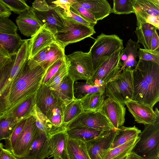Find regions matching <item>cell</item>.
<instances>
[{"label": "cell", "mask_w": 159, "mask_h": 159, "mask_svg": "<svg viewBox=\"0 0 159 159\" xmlns=\"http://www.w3.org/2000/svg\"><path fill=\"white\" fill-rule=\"evenodd\" d=\"M21 34L27 37H32L43 26L36 17L32 7L19 15L16 20Z\"/></svg>", "instance_id": "obj_16"}, {"label": "cell", "mask_w": 159, "mask_h": 159, "mask_svg": "<svg viewBox=\"0 0 159 159\" xmlns=\"http://www.w3.org/2000/svg\"><path fill=\"white\" fill-rule=\"evenodd\" d=\"M16 55H12L11 61L0 71V92L9 76Z\"/></svg>", "instance_id": "obj_47"}, {"label": "cell", "mask_w": 159, "mask_h": 159, "mask_svg": "<svg viewBox=\"0 0 159 159\" xmlns=\"http://www.w3.org/2000/svg\"><path fill=\"white\" fill-rule=\"evenodd\" d=\"M61 101L54 90L46 84H41L36 93L35 104L46 117Z\"/></svg>", "instance_id": "obj_13"}, {"label": "cell", "mask_w": 159, "mask_h": 159, "mask_svg": "<svg viewBox=\"0 0 159 159\" xmlns=\"http://www.w3.org/2000/svg\"><path fill=\"white\" fill-rule=\"evenodd\" d=\"M136 16L159 17V0H133Z\"/></svg>", "instance_id": "obj_21"}, {"label": "cell", "mask_w": 159, "mask_h": 159, "mask_svg": "<svg viewBox=\"0 0 159 159\" xmlns=\"http://www.w3.org/2000/svg\"><path fill=\"white\" fill-rule=\"evenodd\" d=\"M17 27L8 18L0 16V32L9 34H17Z\"/></svg>", "instance_id": "obj_44"}, {"label": "cell", "mask_w": 159, "mask_h": 159, "mask_svg": "<svg viewBox=\"0 0 159 159\" xmlns=\"http://www.w3.org/2000/svg\"><path fill=\"white\" fill-rule=\"evenodd\" d=\"M116 130L106 131L97 138L84 143L90 159H102L104 153L110 149Z\"/></svg>", "instance_id": "obj_12"}, {"label": "cell", "mask_w": 159, "mask_h": 159, "mask_svg": "<svg viewBox=\"0 0 159 159\" xmlns=\"http://www.w3.org/2000/svg\"><path fill=\"white\" fill-rule=\"evenodd\" d=\"M135 125L133 127L122 126L115 131L110 149L114 148L137 138L141 132Z\"/></svg>", "instance_id": "obj_23"}, {"label": "cell", "mask_w": 159, "mask_h": 159, "mask_svg": "<svg viewBox=\"0 0 159 159\" xmlns=\"http://www.w3.org/2000/svg\"><path fill=\"white\" fill-rule=\"evenodd\" d=\"M4 148V145L3 144L1 143H0V152L2 148Z\"/></svg>", "instance_id": "obj_55"}, {"label": "cell", "mask_w": 159, "mask_h": 159, "mask_svg": "<svg viewBox=\"0 0 159 159\" xmlns=\"http://www.w3.org/2000/svg\"><path fill=\"white\" fill-rule=\"evenodd\" d=\"M27 62L3 97L4 105L1 112V119L11 113L35 94L41 83L46 70L39 65L30 69Z\"/></svg>", "instance_id": "obj_1"}, {"label": "cell", "mask_w": 159, "mask_h": 159, "mask_svg": "<svg viewBox=\"0 0 159 159\" xmlns=\"http://www.w3.org/2000/svg\"><path fill=\"white\" fill-rule=\"evenodd\" d=\"M133 78L131 101L153 107L159 101V64L139 59Z\"/></svg>", "instance_id": "obj_2"}, {"label": "cell", "mask_w": 159, "mask_h": 159, "mask_svg": "<svg viewBox=\"0 0 159 159\" xmlns=\"http://www.w3.org/2000/svg\"><path fill=\"white\" fill-rule=\"evenodd\" d=\"M49 46L45 48L33 57L28 60L27 63L30 68H34L45 60Z\"/></svg>", "instance_id": "obj_46"}, {"label": "cell", "mask_w": 159, "mask_h": 159, "mask_svg": "<svg viewBox=\"0 0 159 159\" xmlns=\"http://www.w3.org/2000/svg\"><path fill=\"white\" fill-rule=\"evenodd\" d=\"M51 155L49 138L38 129L37 134L27 152L21 158L44 159L48 158Z\"/></svg>", "instance_id": "obj_15"}, {"label": "cell", "mask_w": 159, "mask_h": 159, "mask_svg": "<svg viewBox=\"0 0 159 159\" xmlns=\"http://www.w3.org/2000/svg\"><path fill=\"white\" fill-rule=\"evenodd\" d=\"M12 56L0 45V71L11 61Z\"/></svg>", "instance_id": "obj_48"}, {"label": "cell", "mask_w": 159, "mask_h": 159, "mask_svg": "<svg viewBox=\"0 0 159 159\" xmlns=\"http://www.w3.org/2000/svg\"><path fill=\"white\" fill-rule=\"evenodd\" d=\"M105 85L93 86L88 83L86 80L75 81L73 84L74 98L80 100L87 94L98 92L104 93Z\"/></svg>", "instance_id": "obj_26"}, {"label": "cell", "mask_w": 159, "mask_h": 159, "mask_svg": "<svg viewBox=\"0 0 159 159\" xmlns=\"http://www.w3.org/2000/svg\"><path fill=\"white\" fill-rule=\"evenodd\" d=\"M0 120V141L8 139L19 123L15 119L8 117Z\"/></svg>", "instance_id": "obj_39"}, {"label": "cell", "mask_w": 159, "mask_h": 159, "mask_svg": "<svg viewBox=\"0 0 159 159\" xmlns=\"http://www.w3.org/2000/svg\"><path fill=\"white\" fill-rule=\"evenodd\" d=\"M79 126L91 128L103 131L115 129L107 119L98 111H83L69 123L66 128L68 129Z\"/></svg>", "instance_id": "obj_9"}, {"label": "cell", "mask_w": 159, "mask_h": 159, "mask_svg": "<svg viewBox=\"0 0 159 159\" xmlns=\"http://www.w3.org/2000/svg\"><path fill=\"white\" fill-rule=\"evenodd\" d=\"M55 9L61 19L64 26L54 36L56 41L64 47L90 37L95 33L94 29L66 18Z\"/></svg>", "instance_id": "obj_6"}, {"label": "cell", "mask_w": 159, "mask_h": 159, "mask_svg": "<svg viewBox=\"0 0 159 159\" xmlns=\"http://www.w3.org/2000/svg\"><path fill=\"white\" fill-rule=\"evenodd\" d=\"M2 2L11 11L20 14L25 10L28 9L29 6L24 0H1Z\"/></svg>", "instance_id": "obj_42"}, {"label": "cell", "mask_w": 159, "mask_h": 159, "mask_svg": "<svg viewBox=\"0 0 159 159\" xmlns=\"http://www.w3.org/2000/svg\"><path fill=\"white\" fill-rule=\"evenodd\" d=\"M17 159H27V158H17Z\"/></svg>", "instance_id": "obj_57"}, {"label": "cell", "mask_w": 159, "mask_h": 159, "mask_svg": "<svg viewBox=\"0 0 159 159\" xmlns=\"http://www.w3.org/2000/svg\"><path fill=\"white\" fill-rule=\"evenodd\" d=\"M0 120H1V118H0Z\"/></svg>", "instance_id": "obj_58"}, {"label": "cell", "mask_w": 159, "mask_h": 159, "mask_svg": "<svg viewBox=\"0 0 159 159\" xmlns=\"http://www.w3.org/2000/svg\"><path fill=\"white\" fill-rule=\"evenodd\" d=\"M51 123L57 128H65L62 125L63 119L62 103L60 102L47 116Z\"/></svg>", "instance_id": "obj_41"}, {"label": "cell", "mask_w": 159, "mask_h": 159, "mask_svg": "<svg viewBox=\"0 0 159 159\" xmlns=\"http://www.w3.org/2000/svg\"><path fill=\"white\" fill-rule=\"evenodd\" d=\"M105 97L104 93L100 92L86 95L80 100L84 111H98L103 103Z\"/></svg>", "instance_id": "obj_29"}, {"label": "cell", "mask_w": 159, "mask_h": 159, "mask_svg": "<svg viewBox=\"0 0 159 159\" xmlns=\"http://www.w3.org/2000/svg\"><path fill=\"white\" fill-rule=\"evenodd\" d=\"M68 138L66 128L49 136L51 155L48 158L53 157L54 159H69L67 148Z\"/></svg>", "instance_id": "obj_18"}, {"label": "cell", "mask_w": 159, "mask_h": 159, "mask_svg": "<svg viewBox=\"0 0 159 159\" xmlns=\"http://www.w3.org/2000/svg\"><path fill=\"white\" fill-rule=\"evenodd\" d=\"M133 93V69L125 67L105 85L104 94L121 102L132 100Z\"/></svg>", "instance_id": "obj_5"}, {"label": "cell", "mask_w": 159, "mask_h": 159, "mask_svg": "<svg viewBox=\"0 0 159 159\" xmlns=\"http://www.w3.org/2000/svg\"><path fill=\"white\" fill-rule=\"evenodd\" d=\"M74 81L68 75L62 80L57 89L55 92L60 99L62 104H66L74 98Z\"/></svg>", "instance_id": "obj_33"}, {"label": "cell", "mask_w": 159, "mask_h": 159, "mask_svg": "<svg viewBox=\"0 0 159 159\" xmlns=\"http://www.w3.org/2000/svg\"><path fill=\"white\" fill-rule=\"evenodd\" d=\"M53 159H54L53 158Z\"/></svg>", "instance_id": "obj_59"}, {"label": "cell", "mask_w": 159, "mask_h": 159, "mask_svg": "<svg viewBox=\"0 0 159 159\" xmlns=\"http://www.w3.org/2000/svg\"><path fill=\"white\" fill-rule=\"evenodd\" d=\"M31 37L29 43L28 60L56 41L54 35L45 27L44 24Z\"/></svg>", "instance_id": "obj_17"}, {"label": "cell", "mask_w": 159, "mask_h": 159, "mask_svg": "<svg viewBox=\"0 0 159 159\" xmlns=\"http://www.w3.org/2000/svg\"><path fill=\"white\" fill-rule=\"evenodd\" d=\"M35 94L36 93L4 118L7 117H11L19 122L30 116V113L35 105Z\"/></svg>", "instance_id": "obj_34"}, {"label": "cell", "mask_w": 159, "mask_h": 159, "mask_svg": "<svg viewBox=\"0 0 159 159\" xmlns=\"http://www.w3.org/2000/svg\"><path fill=\"white\" fill-rule=\"evenodd\" d=\"M139 139L137 138L114 148L106 151L102 157V159H119L131 152Z\"/></svg>", "instance_id": "obj_27"}, {"label": "cell", "mask_w": 159, "mask_h": 159, "mask_svg": "<svg viewBox=\"0 0 159 159\" xmlns=\"http://www.w3.org/2000/svg\"><path fill=\"white\" fill-rule=\"evenodd\" d=\"M137 123L144 125L154 122L159 116L157 108L155 111L153 107L144 104L131 101L124 104Z\"/></svg>", "instance_id": "obj_14"}, {"label": "cell", "mask_w": 159, "mask_h": 159, "mask_svg": "<svg viewBox=\"0 0 159 159\" xmlns=\"http://www.w3.org/2000/svg\"><path fill=\"white\" fill-rule=\"evenodd\" d=\"M63 119L62 125L66 126L79 115L83 112V109L80 100L74 99L66 104H62Z\"/></svg>", "instance_id": "obj_32"}, {"label": "cell", "mask_w": 159, "mask_h": 159, "mask_svg": "<svg viewBox=\"0 0 159 159\" xmlns=\"http://www.w3.org/2000/svg\"><path fill=\"white\" fill-rule=\"evenodd\" d=\"M125 104L112 98H107L98 111L105 116L115 130L123 126L125 122Z\"/></svg>", "instance_id": "obj_10"}, {"label": "cell", "mask_w": 159, "mask_h": 159, "mask_svg": "<svg viewBox=\"0 0 159 159\" xmlns=\"http://www.w3.org/2000/svg\"><path fill=\"white\" fill-rule=\"evenodd\" d=\"M11 12L0 0V16L8 18L11 15Z\"/></svg>", "instance_id": "obj_52"}, {"label": "cell", "mask_w": 159, "mask_h": 159, "mask_svg": "<svg viewBox=\"0 0 159 159\" xmlns=\"http://www.w3.org/2000/svg\"><path fill=\"white\" fill-rule=\"evenodd\" d=\"M106 131L81 126L67 129V133L69 138L79 140L84 143L97 138Z\"/></svg>", "instance_id": "obj_25"}, {"label": "cell", "mask_w": 159, "mask_h": 159, "mask_svg": "<svg viewBox=\"0 0 159 159\" xmlns=\"http://www.w3.org/2000/svg\"><path fill=\"white\" fill-rule=\"evenodd\" d=\"M140 47V45L137 42L131 39L128 40L125 48L123 49L121 58V60L123 62L120 72L125 67L132 69L135 67L138 62L136 60L138 50Z\"/></svg>", "instance_id": "obj_24"}, {"label": "cell", "mask_w": 159, "mask_h": 159, "mask_svg": "<svg viewBox=\"0 0 159 159\" xmlns=\"http://www.w3.org/2000/svg\"><path fill=\"white\" fill-rule=\"evenodd\" d=\"M37 132L35 120L31 115L26 119L19 138L11 152L16 158H21L25 154Z\"/></svg>", "instance_id": "obj_11"}, {"label": "cell", "mask_w": 159, "mask_h": 159, "mask_svg": "<svg viewBox=\"0 0 159 159\" xmlns=\"http://www.w3.org/2000/svg\"><path fill=\"white\" fill-rule=\"evenodd\" d=\"M137 54L139 59L159 64V50L153 51L139 48Z\"/></svg>", "instance_id": "obj_43"}, {"label": "cell", "mask_w": 159, "mask_h": 159, "mask_svg": "<svg viewBox=\"0 0 159 159\" xmlns=\"http://www.w3.org/2000/svg\"><path fill=\"white\" fill-rule=\"evenodd\" d=\"M77 1L71 4L70 10L89 23L94 27L97 23V21L88 10L79 4Z\"/></svg>", "instance_id": "obj_40"}, {"label": "cell", "mask_w": 159, "mask_h": 159, "mask_svg": "<svg viewBox=\"0 0 159 159\" xmlns=\"http://www.w3.org/2000/svg\"><path fill=\"white\" fill-rule=\"evenodd\" d=\"M67 151L69 159H90L85 143L68 137Z\"/></svg>", "instance_id": "obj_30"}, {"label": "cell", "mask_w": 159, "mask_h": 159, "mask_svg": "<svg viewBox=\"0 0 159 159\" xmlns=\"http://www.w3.org/2000/svg\"><path fill=\"white\" fill-rule=\"evenodd\" d=\"M65 60L68 64V75L74 82L81 80L87 81L91 79L94 70L89 51L75 52L65 55Z\"/></svg>", "instance_id": "obj_7"}, {"label": "cell", "mask_w": 159, "mask_h": 159, "mask_svg": "<svg viewBox=\"0 0 159 159\" xmlns=\"http://www.w3.org/2000/svg\"><path fill=\"white\" fill-rule=\"evenodd\" d=\"M49 5V9L43 11H39L32 8L36 17L42 25L44 24L45 27L54 35L63 28L64 25L54 7Z\"/></svg>", "instance_id": "obj_19"}, {"label": "cell", "mask_w": 159, "mask_h": 159, "mask_svg": "<svg viewBox=\"0 0 159 159\" xmlns=\"http://www.w3.org/2000/svg\"><path fill=\"white\" fill-rule=\"evenodd\" d=\"M76 0H61L50 1V5L61 8L64 10H70L72 4Z\"/></svg>", "instance_id": "obj_49"}, {"label": "cell", "mask_w": 159, "mask_h": 159, "mask_svg": "<svg viewBox=\"0 0 159 159\" xmlns=\"http://www.w3.org/2000/svg\"><path fill=\"white\" fill-rule=\"evenodd\" d=\"M26 119L19 122L12 131L9 137L4 139L5 144L4 145V147L11 152L19 138L24 126Z\"/></svg>", "instance_id": "obj_36"}, {"label": "cell", "mask_w": 159, "mask_h": 159, "mask_svg": "<svg viewBox=\"0 0 159 159\" xmlns=\"http://www.w3.org/2000/svg\"><path fill=\"white\" fill-rule=\"evenodd\" d=\"M50 6L44 0H35L32 3V7L37 11H43L48 10Z\"/></svg>", "instance_id": "obj_50"}, {"label": "cell", "mask_w": 159, "mask_h": 159, "mask_svg": "<svg viewBox=\"0 0 159 159\" xmlns=\"http://www.w3.org/2000/svg\"><path fill=\"white\" fill-rule=\"evenodd\" d=\"M82 7L88 10L98 21L103 19L112 12V8L106 0H77Z\"/></svg>", "instance_id": "obj_20"}, {"label": "cell", "mask_w": 159, "mask_h": 159, "mask_svg": "<svg viewBox=\"0 0 159 159\" xmlns=\"http://www.w3.org/2000/svg\"><path fill=\"white\" fill-rule=\"evenodd\" d=\"M139 136L131 152L143 159H159V116L153 123L145 125Z\"/></svg>", "instance_id": "obj_3"}, {"label": "cell", "mask_w": 159, "mask_h": 159, "mask_svg": "<svg viewBox=\"0 0 159 159\" xmlns=\"http://www.w3.org/2000/svg\"><path fill=\"white\" fill-rule=\"evenodd\" d=\"M64 59L65 58L58 59L49 67L46 71L41 84H47L57 72L60 67L62 65Z\"/></svg>", "instance_id": "obj_45"}, {"label": "cell", "mask_w": 159, "mask_h": 159, "mask_svg": "<svg viewBox=\"0 0 159 159\" xmlns=\"http://www.w3.org/2000/svg\"><path fill=\"white\" fill-rule=\"evenodd\" d=\"M31 115L35 120L37 129L43 133L48 138L52 134L66 129L57 128L53 125L45 115L40 111L36 104L30 113Z\"/></svg>", "instance_id": "obj_22"}, {"label": "cell", "mask_w": 159, "mask_h": 159, "mask_svg": "<svg viewBox=\"0 0 159 159\" xmlns=\"http://www.w3.org/2000/svg\"><path fill=\"white\" fill-rule=\"evenodd\" d=\"M124 48L123 40L118 36L101 33L95 39L89 51L93 69L100 58L109 56L118 50Z\"/></svg>", "instance_id": "obj_8"}, {"label": "cell", "mask_w": 159, "mask_h": 159, "mask_svg": "<svg viewBox=\"0 0 159 159\" xmlns=\"http://www.w3.org/2000/svg\"><path fill=\"white\" fill-rule=\"evenodd\" d=\"M126 159H143L134 152H131L127 156Z\"/></svg>", "instance_id": "obj_54"}, {"label": "cell", "mask_w": 159, "mask_h": 159, "mask_svg": "<svg viewBox=\"0 0 159 159\" xmlns=\"http://www.w3.org/2000/svg\"><path fill=\"white\" fill-rule=\"evenodd\" d=\"M24 40L17 34H12L0 32V45L11 55L17 53Z\"/></svg>", "instance_id": "obj_31"}, {"label": "cell", "mask_w": 159, "mask_h": 159, "mask_svg": "<svg viewBox=\"0 0 159 159\" xmlns=\"http://www.w3.org/2000/svg\"><path fill=\"white\" fill-rule=\"evenodd\" d=\"M65 48L55 41L52 43L48 49L45 60L40 65L46 70L57 60L65 58Z\"/></svg>", "instance_id": "obj_28"}, {"label": "cell", "mask_w": 159, "mask_h": 159, "mask_svg": "<svg viewBox=\"0 0 159 159\" xmlns=\"http://www.w3.org/2000/svg\"><path fill=\"white\" fill-rule=\"evenodd\" d=\"M68 64L64 60L57 72L46 84L51 89L56 90L63 78L68 75Z\"/></svg>", "instance_id": "obj_37"}, {"label": "cell", "mask_w": 159, "mask_h": 159, "mask_svg": "<svg viewBox=\"0 0 159 159\" xmlns=\"http://www.w3.org/2000/svg\"><path fill=\"white\" fill-rule=\"evenodd\" d=\"M123 49L100 58L95 65L91 78L86 82L92 86H102L116 77L122 66L121 58Z\"/></svg>", "instance_id": "obj_4"}, {"label": "cell", "mask_w": 159, "mask_h": 159, "mask_svg": "<svg viewBox=\"0 0 159 159\" xmlns=\"http://www.w3.org/2000/svg\"><path fill=\"white\" fill-rule=\"evenodd\" d=\"M159 37L157 30L154 32L151 43V50H159Z\"/></svg>", "instance_id": "obj_51"}, {"label": "cell", "mask_w": 159, "mask_h": 159, "mask_svg": "<svg viewBox=\"0 0 159 159\" xmlns=\"http://www.w3.org/2000/svg\"><path fill=\"white\" fill-rule=\"evenodd\" d=\"M127 156H125V157H122V158H120V159H126V157H127Z\"/></svg>", "instance_id": "obj_56"}, {"label": "cell", "mask_w": 159, "mask_h": 159, "mask_svg": "<svg viewBox=\"0 0 159 159\" xmlns=\"http://www.w3.org/2000/svg\"><path fill=\"white\" fill-rule=\"evenodd\" d=\"M156 30L153 25L148 23L143 24L136 27L134 32L138 39L137 42L141 43L144 49L151 50L152 36Z\"/></svg>", "instance_id": "obj_35"}, {"label": "cell", "mask_w": 159, "mask_h": 159, "mask_svg": "<svg viewBox=\"0 0 159 159\" xmlns=\"http://www.w3.org/2000/svg\"><path fill=\"white\" fill-rule=\"evenodd\" d=\"M0 159H17L10 151L2 148L0 152Z\"/></svg>", "instance_id": "obj_53"}, {"label": "cell", "mask_w": 159, "mask_h": 159, "mask_svg": "<svg viewBox=\"0 0 159 159\" xmlns=\"http://www.w3.org/2000/svg\"><path fill=\"white\" fill-rule=\"evenodd\" d=\"M112 11V13L118 15L134 13L133 0H113Z\"/></svg>", "instance_id": "obj_38"}]
</instances>
